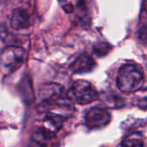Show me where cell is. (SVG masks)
Wrapping results in <instances>:
<instances>
[{
    "label": "cell",
    "mask_w": 147,
    "mask_h": 147,
    "mask_svg": "<svg viewBox=\"0 0 147 147\" xmlns=\"http://www.w3.org/2000/svg\"><path fill=\"white\" fill-rule=\"evenodd\" d=\"M116 84L119 90L123 93H134L143 87L145 76L141 68L137 65L126 64L119 70Z\"/></svg>",
    "instance_id": "1"
},
{
    "label": "cell",
    "mask_w": 147,
    "mask_h": 147,
    "mask_svg": "<svg viewBox=\"0 0 147 147\" xmlns=\"http://www.w3.org/2000/svg\"><path fill=\"white\" fill-rule=\"evenodd\" d=\"M67 97L77 104L85 105L95 102L98 98V92L88 81L78 80L68 90Z\"/></svg>",
    "instance_id": "2"
},
{
    "label": "cell",
    "mask_w": 147,
    "mask_h": 147,
    "mask_svg": "<svg viewBox=\"0 0 147 147\" xmlns=\"http://www.w3.org/2000/svg\"><path fill=\"white\" fill-rule=\"evenodd\" d=\"M25 52L18 46H8L3 49L0 54V64L9 72L19 69L24 62Z\"/></svg>",
    "instance_id": "3"
},
{
    "label": "cell",
    "mask_w": 147,
    "mask_h": 147,
    "mask_svg": "<svg viewBox=\"0 0 147 147\" xmlns=\"http://www.w3.org/2000/svg\"><path fill=\"white\" fill-rule=\"evenodd\" d=\"M111 120L110 114L101 108L90 109L85 115V123L91 129H98L109 125Z\"/></svg>",
    "instance_id": "4"
},
{
    "label": "cell",
    "mask_w": 147,
    "mask_h": 147,
    "mask_svg": "<svg viewBox=\"0 0 147 147\" xmlns=\"http://www.w3.org/2000/svg\"><path fill=\"white\" fill-rule=\"evenodd\" d=\"M64 124V118L59 114L48 113L42 121L41 129L52 139L61 129Z\"/></svg>",
    "instance_id": "5"
},
{
    "label": "cell",
    "mask_w": 147,
    "mask_h": 147,
    "mask_svg": "<svg viewBox=\"0 0 147 147\" xmlns=\"http://www.w3.org/2000/svg\"><path fill=\"white\" fill-rule=\"evenodd\" d=\"M63 93V87L57 83H47L40 86L39 97L44 102H53L60 97Z\"/></svg>",
    "instance_id": "6"
},
{
    "label": "cell",
    "mask_w": 147,
    "mask_h": 147,
    "mask_svg": "<svg viewBox=\"0 0 147 147\" xmlns=\"http://www.w3.org/2000/svg\"><path fill=\"white\" fill-rule=\"evenodd\" d=\"M96 66L92 57L88 54H82L78 57L71 65V70L77 74L87 73L91 71Z\"/></svg>",
    "instance_id": "7"
},
{
    "label": "cell",
    "mask_w": 147,
    "mask_h": 147,
    "mask_svg": "<svg viewBox=\"0 0 147 147\" xmlns=\"http://www.w3.org/2000/svg\"><path fill=\"white\" fill-rule=\"evenodd\" d=\"M30 24V17L24 9H16L10 17V26L15 30L27 28Z\"/></svg>",
    "instance_id": "8"
},
{
    "label": "cell",
    "mask_w": 147,
    "mask_h": 147,
    "mask_svg": "<svg viewBox=\"0 0 147 147\" xmlns=\"http://www.w3.org/2000/svg\"><path fill=\"white\" fill-rule=\"evenodd\" d=\"M121 147H145V140L139 132L127 134L121 142Z\"/></svg>",
    "instance_id": "9"
},
{
    "label": "cell",
    "mask_w": 147,
    "mask_h": 147,
    "mask_svg": "<svg viewBox=\"0 0 147 147\" xmlns=\"http://www.w3.org/2000/svg\"><path fill=\"white\" fill-rule=\"evenodd\" d=\"M140 38L147 42V24L143 26L140 30Z\"/></svg>",
    "instance_id": "10"
},
{
    "label": "cell",
    "mask_w": 147,
    "mask_h": 147,
    "mask_svg": "<svg viewBox=\"0 0 147 147\" xmlns=\"http://www.w3.org/2000/svg\"><path fill=\"white\" fill-rule=\"evenodd\" d=\"M139 106L142 109H147V97H145L140 101Z\"/></svg>",
    "instance_id": "11"
},
{
    "label": "cell",
    "mask_w": 147,
    "mask_h": 147,
    "mask_svg": "<svg viewBox=\"0 0 147 147\" xmlns=\"http://www.w3.org/2000/svg\"><path fill=\"white\" fill-rule=\"evenodd\" d=\"M146 11H147V2H146Z\"/></svg>",
    "instance_id": "12"
},
{
    "label": "cell",
    "mask_w": 147,
    "mask_h": 147,
    "mask_svg": "<svg viewBox=\"0 0 147 147\" xmlns=\"http://www.w3.org/2000/svg\"><path fill=\"white\" fill-rule=\"evenodd\" d=\"M146 65H147V57H146Z\"/></svg>",
    "instance_id": "13"
},
{
    "label": "cell",
    "mask_w": 147,
    "mask_h": 147,
    "mask_svg": "<svg viewBox=\"0 0 147 147\" xmlns=\"http://www.w3.org/2000/svg\"><path fill=\"white\" fill-rule=\"evenodd\" d=\"M59 1H64V0H59Z\"/></svg>",
    "instance_id": "14"
}]
</instances>
